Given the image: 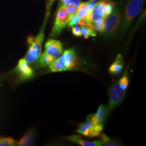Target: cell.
Here are the masks:
<instances>
[{
    "label": "cell",
    "instance_id": "6da1fadb",
    "mask_svg": "<svg viewBox=\"0 0 146 146\" xmlns=\"http://www.w3.org/2000/svg\"><path fill=\"white\" fill-rule=\"evenodd\" d=\"M77 59L74 49H70L63 52L58 58L54 60L49 65V67L52 72L72 70L76 68Z\"/></svg>",
    "mask_w": 146,
    "mask_h": 146
},
{
    "label": "cell",
    "instance_id": "7a4b0ae2",
    "mask_svg": "<svg viewBox=\"0 0 146 146\" xmlns=\"http://www.w3.org/2000/svg\"><path fill=\"white\" fill-rule=\"evenodd\" d=\"M145 2V0H129L120 25V31L122 34L128 29L135 17L140 13Z\"/></svg>",
    "mask_w": 146,
    "mask_h": 146
},
{
    "label": "cell",
    "instance_id": "3957f363",
    "mask_svg": "<svg viewBox=\"0 0 146 146\" xmlns=\"http://www.w3.org/2000/svg\"><path fill=\"white\" fill-rule=\"evenodd\" d=\"M44 37V31L42 29L36 36H31L27 38L28 50L25 57V59L28 63L35 62L40 56L41 52Z\"/></svg>",
    "mask_w": 146,
    "mask_h": 146
},
{
    "label": "cell",
    "instance_id": "277c9868",
    "mask_svg": "<svg viewBox=\"0 0 146 146\" xmlns=\"http://www.w3.org/2000/svg\"><path fill=\"white\" fill-rule=\"evenodd\" d=\"M122 20V14L119 8H116L111 14L104 19L102 33L105 36H113L120 27Z\"/></svg>",
    "mask_w": 146,
    "mask_h": 146
},
{
    "label": "cell",
    "instance_id": "5b68a950",
    "mask_svg": "<svg viewBox=\"0 0 146 146\" xmlns=\"http://www.w3.org/2000/svg\"><path fill=\"white\" fill-rule=\"evenodd\" d=\"M125 95V90L120 87L119 82L113 84L110 90V101L107 107L108 113L121 104Z\"/></svg>",
    "mask_w": 146,
    "mask_h": 146
},
{
    "label": "cell",
    "instance_id": "8992f818",
    "mask_svg": "<svg viewBox=\"0 0 146 146\" xmlns=\"http://www.w3.org/2000/svg\"><path fill=\"white\" fill-rule=\"evenodd\" d=\"M104 127V125L94 123L87 117L85 122L79 125L77 132L85 136L94 137L99 135Z\"/></svg>",
    "mask_w": 146,
    "mask_h": 146
},
{
    "label": "cell",
    "instance_id": "52a82bcc",
    "mask_svg": "<svg viewBox=\"0 0 146 146\" xmlns=\"http://www.w3.org/2000/svg\"><path fill=\"white\" fill-rule=\"evenodd\" d=\"M71 17H72L69 15L66 10V6L62 5L58 11L55 22L50 36L56 37L59 35L64 28L66 26Z\"/></svg>",
    "mask_w": 146,
    "mask_h": 146
},
{
    "label": "cell",
    "instance_id": "ba28073f",
    "mask_svg": "<svg viewBox=\"0 0 146 146\" xmlns=\"http://www.w3.org/2000/svg\"><path fill=\"white\" fill-rule=\"evenodd\" d=\"M13 73L15 74L17 79L21 82L31 80L34 75V70L25 58H21L19 61Z\"/></svg>",
    "mask_w": 146,
    "mask_h": 146
},
{
    "label": "cell",
    "instance_id": "9c48e42d",
    "mask_svg": "<svg viewBox=\"0 0 146 146\" xmlns=\"http://www.w3.org/2000/svg\"><path fill=\"white\" fill-rule=\"evenodd\" d=\"M110 1V0H109ZM109 1L102 0L95 3L93 9L89 11L88 15L87 16L86 23L93 25L95 22L99 20L103 17V13L104 10V7L107 2Z\"/></svg>",
    "mask_w": 146,
    "mask_h": 146
},
{
    "label": "cell",
    "instance_id": "30bf717a",
    "mask_svg": "<svg viewBox=\"0 0 146 146\" xmlns=\"http://www.w3.org/2000/svg\"><path fill=\"white\" fill-rule=\"evenodd\" d=\"M45 52L54 58H58L63 52L62 44L60 41L50 39L47 41L45 46Z\"/></svg>",
    "mask_w": 146,
    "mask_h": 146
},
{
    "label": "cell",
    "instance_id": "8fae6325",
    "mask_svg": "<svg viewBox=\"0 0 146 146\" xmlns=\"http://www.w3.org/2000/svg\"><path fill=\"white\" fill-rule=\"evenodd\" d=\"M108 115L107 107L104 104H101L99 107L96 114L88 115L87 117L94 123L104 125Z\"/></svg>",
    "mask_w": 146,
    "mask_h": 146
},
{
    "label": "cell",
    "instance_id": "7c38bea8",
    "mask_svg": "<svg viewBox=\"0 0 146 146\" xmlns=\"http://www.w3.org/2000/svg\"><path fill=\"white\" fill-rule=\"evenodd\" d=\"M123 58L121 54H118L116 58L115 61L110 66L109 72L111 75H118L122 71L123 68Z\"/></svg>",
    "mask_w": 146,
    "mask_h": 146
},
{
    "label": "cell",
    "instance_id": "4fadbf2b",
    "mask_svg": "<svg viewBox=\"0 0 146 146\" xmlns=\"http://www.w3.org/2000/svg\"><path fill=\"white\" fill-rule=\"evenodd\" d=\"M66 139L68 141H72L74 143H78V145L82 146H102L103 143L101 140L90 141L84 140L78 135H71L67 136Z\"/></svg>",
    "mask_w": 146,
    "mask_h": 146
},
{
    "label": "cell",
    "instance_id": "5bb4252c",
    "mask_svg": "<svg viewBox=\"0 0 146 146\" xmlns=\"http://www.w3.org/2000/svg\"><path fill=\"white\" fill-rule=\"evenodd\" d=\"M35 139V131L33 130L27 131L26 134L19 141L17 142V146H31L34 143Z\"/></svg>",
    "mask_w": 146,
    "mask_h": 146
},
{
    "label": "cell",
    "instance_id": "9a60e30c",
    "mask_svg": "<svg viewBox=\"0 0 146 146\" xmlns=\"http://www.w3.org/2000/svg\"><path fill=\"white\" fill-rule=\"evenodd\" d=\"M54 60L55 59L44 52L42 54H40V56L37 58L35 67L36 68H40L49 66Z\"/></svg>",
    "mask_w": 146,
    "mask_h": 146
},
{
    "label": "cell",
    "instance_id": "2e32d148",
    "mask_svg": "<svg viewBox=\"0 0 146 146\" xmlns=\"http://www.w3.org/2000/svg\"><path fill=\"white\" fill-rule=\"evenodd\" d=\"M81 30L82 36H83L85 39H88L90 36L93 37L96 36V33L95 31V29L87 25L81 26Z\"/></svg>",
    "mask_w": 146,
    "mask_h": 146
},
{
    "label": "cell",
    "instance_id": "e0dca14e",
    "mask_svg": "<svg viewBox=\"0 0 146 146\" xmlns=\"http://www.w3.org/2000/svg\"><path fill=\"white\" fill-rule=\"evenodd\" d=\"M17 145V141L11 137H0V146H13Z\"/></svg>",
    "mask_w": 146,
    "mask_h": 146
},
{
    "label": "cell",
    "instance_id": "ac0fdd59",
    "mask_svg": "<svg viewBox=\"0 0 146 146\" xmlns=\"http://www.w3.org/2000/svg\"><path fill=\"white\" fill-rule=\"evenodd\" d=\"M114 5H115V3L113 2L111 0H110L107 2L106 5L104 7V13H103V17L104 19L110 15L111 13L113 12V11L114 10Z\"/></svg>",
    "mask_w": 146,
    "mask_h": 146
},
{
    "label": "cell",
    "instance_id": "d6986e66",
    "mask_svg": "<svg viewBox=\"0 0 146 146\" xmlns=\"http://www.w3.org/2000/svg\"><path fill=\"white\" fill-rule=\"evenodd\" d=\"M118 82L120 87L126 91L127 89L128 88V84H129V80L127 74V72L125 73L123 76L118 81Z\"/></svg>",
    "mask_w": 146,
    "mask_h": 146
},
{
    "label": "cell",
    "instance_id": "ffe728a7",
    "mask_svg": "<svg viewBox=\"0 0 146 146\" xmlns=\"http://www.w3.org/2000/svg\"><path fill=\"white\" fill-rule=\"evenodd\" d=\"M104 19L102 18L101 19L95 22L93 24V26L94 27V29L96 31H100L101 32L103 30V28H104Z\"/></svg>",
    "mask_w": 146,
    "mask_h": 146
},
{
    "label": "cell",
    "instance_id": "44dd1931",
    "mask_svg": "<svg viewBox=\"0 0 146 146\" xmlns=\"http://www.w3.org/2000/svg\"><path fill=\"white\" fill-rule=\"evenodd\" d=\"M80 21V17H78V16L75 14L70 18V20L68 22V26L69 27L75 26L79 23Z\"/></svg>",
    "mask_w": 146,
    "mask_h": 146
},
{
    "label": "cell",
    "instance_id": "7402d4cb",
    "mask_svg": "<svg viewBox=\"0 0 146 146\" xmlns=\"http://www.w3.org/2000/svg\"><path fill=\"white\" fill-rule=\"evenodd\" d=\"M66 10L67 11L69 15L71 17L75 15L77 13V11H78V8L75 5H66Z\"/></svg>",
    "mask_w": 146,
    "mask_h": 146
},
{
    "label": "cell",
    "instance_id": "603a6c76",
    "mask_svg": "<svg viewBox=\"0 0 146 146\" xmlns=\"http://www.w3.org/2000/svg\"><path fill=\"white\" fill-rule=\"evenodd\" d=\"M72 33L74 36L76 37H80L82 36L81 26H75L72 27Z\"/></svg>",
    "mask_w": 146,
    "mask_h": 146
},
{
    "label": "cell",
    "instance_id": "cb8c5ba5",
    "mask_svg": "<svg viewBox=\"0 0 146 146\" xmlns=\"http://www.w3.org/2000/svg\"><path fill=\"white\" fill-rule=\"evenodd\" d=\"M104 146H120V143L116 140H111L110 139V140L108 141L106 143H105L104 145Z\"/></svg>",
    "mask_w": 146,
    "mask_h": 146
},
{
    "label": "cell",
    "instance_id": "d4e9b609",
    "mask_svg": "<svg viewBox=\"0 0 146 146\" xmlns=\"http://www.w3.org/2000/svg\"><path fill=\"white\" fill-rule=\"evenodd\" d=\"M80 4V0H69V5H75L77 8H78V6Z\"/></svg>",
    "mask_w": 146,
    "mask_h": 146
},
{
    "label": "cell",
    "instance_id": "484cf974",
    "mask_svg": "<svg viewBox=\"0 0 146 146\" xmlns=\"http://www.w3.org/2000/svg\"><path fill=\"white\" fill-rule=\"evenodd\" d=\"M62 1V5H67L69 4V0H61Z\"/></svg>",
    "mask_w": 146,
    "mask_h": 146
},
{
    "label": "cell",
    "instance_id": "4316f807",
    "mask_svg": "<svg viewBox=\"0 0 146 146\" xmlns=\"http://www.w3.org/2000/svg\"><path fill=\"white\" fill-rule=\"evenodd\" d=\"M90 2H94V1H96L97 0H89Z\"/></svg>",
    "mask_w": 146,
    "mask_h": 146
}]
</instances>
